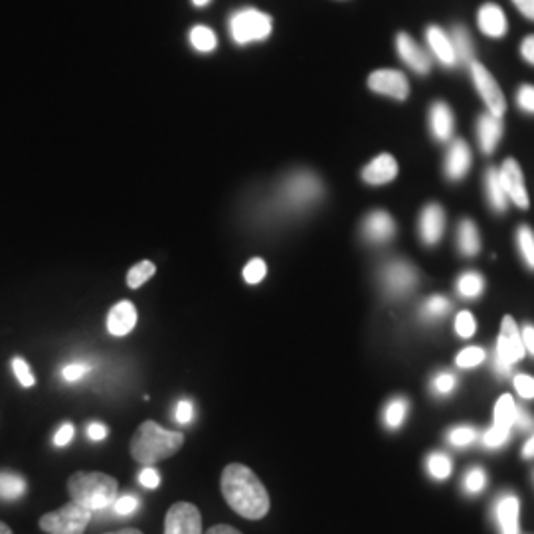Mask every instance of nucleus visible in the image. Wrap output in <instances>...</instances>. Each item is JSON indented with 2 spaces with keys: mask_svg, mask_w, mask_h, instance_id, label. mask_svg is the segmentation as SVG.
Instances as JSON below:
<instances>
[{
  "mask_svg": "<svg viewBox=\"0 0 534 534\" xmlns=\"http://www.w3.org/2000/svg\"><path fill=\"white\" fill-rule=\"evenodd\" d=\"M220 489L226 503L248 521H260L269 513L271 503L264 483L242 463H230L224 467Z\"/></svg>",
  "mask_w": 534,
  "mask_h": 534,
  "instance_id": "nucleus-1",
  "label": "nucleus"
},
{
  "mask_svg": "<svg viewBox=\"0 0 534 534\" xmlns=\"http://www.w3.org/2000/svg\"><path fill=\"white\" fill-rule=\"evenodd\" d=\"M184 445V436L180 432H171L161 428L157 422L147 420L139 426L131 440V455L141 465H155L163 459H169Z\"/></svg>",
  "mask_w": 534,
  "mask_h": 534,
  "instance_id": "nucleus-2",
  "label": "nucleus"
},
{
  "mask_svg": "<svg viewBox=\"0 0 534 534\" xmlns=\"http://www.w3.org/2000/svg\"><path fill=\"white\" fill-rule=\"evenodd\" d=\"M115 477L99 471H78L68 479L70 499L86 507L91 513L107 509L117 499Z\"/></svg>",
  "mask_w": 534,
  "mask_h": 534,
  "instance_id": "nucleus-3",
  "label": "nucleus"
},
{
  "mask_svg": "<svg viewBox=\"0 0 534 534\" xmlns=\"http://www.w3.org/2000/svg\"><path fill=\"white\" fill-rule=\"evenodd\" d=\"M230 36L238 46L264 42L273 30L271 16L258 8H240L228 20Z\"/></svg>",
  "mask_w": 534,
  "mask_h": 534,
  "instance_id": "nucleus-4",
  "label": "nucleus"
},
{
  "mask_svg": "<svg viewBox=\"0 0 534 534\" xmlns=\"http://www.w3.org/2000/svg\"><path fill=\"white\" fill-rule=\"evenodd\" d=\"M323 196V184L309 171H299L287 178L279 192V202L289 210H303Z\"/></svg>",
  "mask_w": 534,
  "mask_h": 534,
  "instance_id": "nucleus-5",
  "label": "nucleus"
},
{
  "mask_svg": "<svg viewBox=\"0 0 534 534\" xmlns=\"http://www.w3.org/2000/svg\"><path fill=\"white\" fill-rule=\"evenodd\" d=\"M91 523V511L76 501L40 519V529L48 534H84Z\"/></svg>",
  "mask_w": 534,
  "mask_h": 534,
  "instance_id": "nucleus-6",
  "label": "nucleus"
},
{
  "mask_svg": "<svg viewBox=\"0 0 534 534\" xmlns=\"http://www.w3.org/2000/svg\"><path fill=\"white\" fill-rule=\"evenodd\" d=\"M525 356V345L521 331L513 317H505L501 323V335L495 351V366L501 374H509L511 366Z\"/></svg>",
  "mask_w": 534,
  "mask_h": 534,
  "instance_id": "nucleus-7",
  "label": "nucleus"
},
{
  "mask_svg": "<svg viewBox=\"0 0 534 534\" xmlns=\"http://www.w3.org/2000/svg\"><path fill=\"white\" fill-rule=\"evenodd\" d=\"M469 68H471L473 84H475V88L479 91V95L483 97V101L487 105V111L491 115L503 117L505 111H507V101H505V95H503V91L499 88V84L491 76V72L485 66H481L479 62H471Z\"/></svg>",
  "mask_w": 534,
  "mask_h": 534,
  "instance_id": "nucleus-8",
  "label": "nucleus"
},
{
  "mask_svg": "<svg viewBox=\"0 0 534 534\" xmlns=\"http://www.w3.org/2000/svg\"><path fill=\"white\" fill-rule=\"evenodd\" d=\"M165 534H204L198 507L186 501L175 503L165 517Z\"/></svg>",
  "mask_w": 534,
  "mask_h": 534,
  "instance_id": "nucleus-9",
  "label": "nucleus"
},
{
  "mask_svg": "<svg viewBox=\"0 0 534 534\" xmlns=\"http://www.w3.org/2000/svg\"><path fill=\"white\" fill-rule=\"evenodd\" d=\"M368 88L372 89L374 93L388 95V97L398 99V101H404L410 95L408 78L398 70H376V72H372L370 78H368Z\"/></svg>",
  "mask_w": 534,
  "mask_h": 534,
  "instance_id": "nucleus-10",
  "label": "nucleus"
},
{
  "mask_svg": "<svg viewBox=\"0 0 534 534\" xmlns=\"http://www.w3.org/2000/svg\"><path fill=\"white\" fill-rule=\"evenodd\" d=\"M382 281H384V287L390 295L394 297H402L406 293L412 291V287L416 285L418 281V273L412 264L408 262H392L388 266L384 267L382 271Z\"/></svg>",
  "mask_w": 534,
  "mask_h": 534,
  "instance_id": "nucleus-11",
  "label": "nucleus"
},
{
  "mask_svg": "<svg viewBox=\"0 0 534 534\" xmlns=\"http://www.w3.org/2000/svg\"><path fill=\"white\" fill-rule=\"evenodd\" d=\"M499 177L503 182L505 194L511 202H515L519 208H529V192L525 186V177L521 171V165L515 159H507L503 167L499 169Z\"/></svg>",
  "mask_w": 534,
  "mask_h": 534,
  "instance_id": "nucleus-12",
  "label": "nucleus"
},
{
  "mask_svg": "<svg viewBox=\"0 0 534 534\" xmlns=\"http://www.w3.org/2000/svg\"><path fill=\"white\" fill-rule=\"evenodd\" d=\"M396 50H398L402 62L408 68H412L416 74H424V76L430 74V70H432V58L428 56V52L424 48H420L416 44V40L410 34L400 32L396 36Z\"/></svg>",
  "mask_w": 534,
  "mask_h": 534,
  "instance_id": "nucleus-13",
  "label": "nucleus"
},
{
  "mask_svg": "<svg viewBox=\"0 0 534 534\" xmlns=\"http://www.w3.org/2000/svg\"><path fill=\"white\" fill-rule=\"evenodd\" d=\"M394 234H396V224L392 216L384 210L370 212L362 222V236L370 244H386L388 240L394 238Z\"/></svg>",
  "mask_w": 534,
  "mask_h": 534,
  "instance_id": "nucleus-14",
  "label": "nucleus"
},
{
  "mask_svg": "<svg viewBox=\"0 0 534 534\" xmlns=\"http://www.w3.org/2000/svg\"><path fill=\"white\" fill-rule=\"evenodd\" d=\"M445 230V212L444 208L436 202L428 204L424 210H422V216H420V238L426 246H436L442 236H444Z\"/></svg>",
  "mask_w": 534,
  "mask_h": 534,
  "instance_id": "nucleus-15",
  "label": "nucleus"
},
{
  "mask_svg": "<svg viewBox=\"0 0 534 534\" xmlns=\"http://www.w3.org/2000/svg\"><path fill=\"white\" fill-rule=\"evenodd\" d=\"M137 325V309L131 301H121L111 307L107 315V331L113 337L129 335Z\"/></svg>",
  "mask_w": 534,
  "mask_h": 534,
  "instance_id": "nucleus-16",
  "label": "nucleus"
},
{
  "mask_svg": "<svg viewBox=\"0 0 534 534\" xmlns=\"http://www.w3.org/2000/svg\"><path fill=\"white\" fill-rule=\"evenodd\" d=\"M477 24H479V30L489 38H503L509 28L503 8L493 2H487L479 8Z\"/></svg>",
  "mask_w": 534,
  "mask_h": 534,
  "instance_id": "nucleus-17",
  "label": "nucleus"
},
{
  "mask_svg": "<svg viewBox=\"0 0 534 534\" xmlns=\"http://www.w3.org/2000/svg\"><path fill=\"white\" fill-rule=\"evenodd\" d=\"M477 135H479V145L485 155L495 153L501 137H503V117L483 113L477 121Z\"/></svg>",
  "mask_w": 534,
  "mask_h": 534,
  "instance_id": "nucleus-18",
  "label": "nucleus"
},
{
  "mask_svg": "<svg viewBox=\"0 0 534 534\" xmlns=\"http://www.w3.org/2000/svg\"><path fill=\"white\" fill-rule=\"evenodd\" d=\"M471 161H473V157H471L467 143L461 139H455L449 147L447 157H445V175L449 180H461L467 175Z\"/></svg>",
  "mask_w": 534,
  "mask_h": 534,
  "instance_id": "nucleus-19",
  "label": "nucleus"
},
{
  "mask_svg": "<svg viewBox=\"0 0 534 534\" xmlns=\"http://www.w3.org/2000/svg\"><path fill=\"white\" fill-rule=\"evenodd\" d=\"M398 175V163L392 155L384 153V155H378L374 161H370L364 171H362V178L366 184H372V186H380V184H386V182H392Z\"/></svg>",
  "mask_w": 534,
  "mask_h": 534,
  "instance_id": "nucleus-20",
  "label": "nucleus"
},
{
  "mask_svg": "<svg viewBox=\"0 0 534 534\" xmlns=\"http://www.w3.org/2000/svg\"><path fill=\"white\" fill-rule=\"evenodd\" d=\"M426 40H428L432 54L440 60V64H444L445 68H451L457 64V58H455V52L451 46V38L444 28H440L436 24L428 26L426 28Z\"/></svg>",
  "mask_w": 534,
  "mask_h": 534,
  "instance_id": "nucleus-21",
  "label": "nucleus"
},
{
  "mask_svg": "<svg viewBox=\"0 0 534 534\" xmlns=\"http://www.w3.org/2000/svg\"><path fill=\"white\" fill-rule=\"evenodd\" d=\"M430 127L438 141H449L453 133V113L445 101H436L430 109Z\"/></svg>",
  "mask_w": 534,
  "mask_h": 534,
  "instance_id": "nucleus-22",
  "label": "nucleus"
},
{
  "mask_svg": "<svg viewBox=\"0 0 534 534\" xmlns=\"http://www.w3.org/2000/svg\"><path fill=\"white\" fill-rule=\"evenodd\" d=\"M485 192H487V202L489 206L501 214L507 210V194H505V188H503V182H501V177H499V169L495 167H489L487 173H485Z\"/></svg>",
  "mask_w": 534,
  "mask_h": 534,
  "instance_id": "nucleus-23",
  "label": "nucleus"
},
{
  "mask_svg": "<svg viewBox=\"0 0 534 534\" xmlns=\"http://www.w3.org/2000/svg\"><path fill=\"white\" fill-rule=\"evenodd\" d=\"M519 499L515 495H505L499 501L497 515H499V525L503 534H519Z\"/></svg>",
  "mask_w": 534,
  "mask_h": 534,
  "instance_id": "nucleus-24",
  "label": "nucleus"
},
{
  "mask_svg": "<svg viewBox=\"0 0 534 534\" xmlns=\"http://www.w3.org/2000/svg\"><path fill=\"white\" fill-rule=\"evenodd\" d=\"M457 246H459V252L467 258L477 256L481 250V238H479L477 226L469 218L461 220V224L457 228Z\"/></svg>",
  "mask_w": 534,
  "mask_h": 534,
  "instance_id": "nucleus-25",
  "label": "nucleus"
},
{
  "mask_svg": "<svg viewBox=\"0 0 534 534\" xmlns=\"http://www.w3.org/2000/svg\"><path fill=\"white\" fill-rule=\"evenodd\" d=\"M449 38H451V46H453L457 62L463 66H469L473 62V42H471L467 28L461 24H455L449 32Z\"/></svg>",
  "mask_w": 534,
  "mask_h": 534,
  "instance_id": "nucleus-26",
  "label": "nucleus"
},
{
  "mask_svg": "<svg viewBox=\"0 0 534 534\" xmlns=\"http://www.w3.org/2000/svg\"><path fill=\"white\" fill-rule=\"evenodd\" d=\"M515 412H517V406H515V400L505 394L499 398L497 406H495V430H501V432H511V428L515 426Z\"/></svg>",
  "mask_w": 534,
  "mask_h": 534,
  "instance_id": "nucleus-27",
  "label": "nucleus"
},
{
  "mask_svg": "<svg viewBox=\"0 0 534 534\" xmlns=\"http://www.w3.org/2000/svg\"><path fill=\"white\" fill-rule=\"evenodd\" d=\"M188 40H190V46L196 50V52H202V54H208V52H214L216 46H218V38L214 34L212 28L208 26H194L188 34Z\"/></svg>",
  "mask_w": 534,
  "mask_h": 534,
  "instance_id": "nucleus-28",
  "label": "nucleus"
},
{
  "mask_svg": "<svg viewBox=\"0 0 534 534\" xmlns=\"http://www.w3.org/2000/svg\"><path fill=\"white\" fill-rule=\"evenodd\" d=\"M26 493V481L10 471L0 473V499L16 501Z\"/></svg>",
  "mask_w": 534,
  "mask_h": 534,
  "instance_id": "nucleus-29",
  "label": "nucleus"
},
{
  "mask_svg": "<svg viewBox=\"0 0 534 534\" xmlns=\"http://www.w3.org/2000/svg\"><path fill=\"white\" fill-rule=\"evenodd\" d=\"M483 289H485V281H483V277L477 271H467L457 281V291L465 299L479 297L483 293Z\"/></svg>",
  "mask_w": 534,
  "mask_h": 534,
  "instance_id": "nucleus-30",
  "label": "nucleus"
},
{
  "mask_svg": "<svg viewBox=\"0 0 534 534\" xmlns=\"http://www.w3.org/2000/svg\"><path fill=\"white\" fill-rule=\"evenodd\" d=\"M517 244L525 264L534 271V232L529 226H521L517 230Z\"/></svg>",
  "mask_w": 534,
  "mask_h": 534,
  "instance_id": "nucleus-31",
  "label": "nucleus"
},
{
  "mask_svg": "<svg viewBox=\"0 0 534 534\" xmlns=\"http://www.w3.org/2000/svg\"><path fill=\"white\" fill-rule=\"evenodd\" d=\"M155 271H157L155 264L145 260V262H141V264H137V266L129 269V273H127V285L131 289H137V287L145 285L155 275Z\"/></svg>",
  "mask_w": 534,
  "mask_h": 534,
  "instance_id": "nucleus-32",
  "label": "nucleus"
},
{
  "mask_svg": "<svg viewBox=\"0 0 534 534\" xmlns=\"http://www.w3.org/2000/svg\"><path fill=\"white\" fill-rule=\"evenodd\" d=\"M406 412H408V402H406L404 398H394V400L388 404L386 414H384V418H386V426H388V428H398V426L404 422Z\"/></svg>",
  "mask_w": 534,
  "mask_h": 534,
  "instance_id": "nucleus-33",
  "label": "nucleus"
},
{
  "mask_svg": "<svg viewBox=\"0 0 534 534\" xmlns=\"http://www.w3.org/2000/svg\"><path fill=\"white\" fill-rule=\"evenodd\" d=\"M428 469L436 479H445L451 473V459L444 453H434L428 459Z\"/></svg>",
  "mask_w": 534,
  "mask_h": 534,
  "instance_id": "nucleus-34",
  "label": "nucleus"
},
{
  "mask_svg": "<svg viewBox=\"0 0 534 534\" xmlns=\"http://www.w3.org/2000/svg\"><path fill=\"white\" fill-rule=\"evenodd\" d=\"M12 370H14V376L16 380L24 386V388H32L36 384V378L28 366V362L24 358H14L12 360Z\"/></svg>",
  "mask_w": 534,
  "mask_h": 534,
  "instance_id": "nucleus-35",
  "label": "nucleus"
},
{
  "mask_svg": "<svg viewBox=\"0 0 534 534\" xmlns=\"http://www.w3.org/2000/svg\"><path fill=\"white\" fill-rule=\"evenodd\" d=\"M475 329H477V323H475V317L469 313V311H461L455 319V331L461 339H469L475 335Z\"/></svg>",
  "mask_w": 534,
  "mask_h": 534,
  "instance_id": "nucleus-36",
  "label": "nucleus"
},
{
  "mask_svg": "<svg viewBox=\"0 0 534 534\" xmlns=\"http://www.w3.org/2000/svg\"><path fill=\"white\" fill-rule=\"evenodd\" d=\"M449 311V301L442 295H432L424 305V315L430 319H438Z\"/></svg>",
  "mask_w": 534,
  "mask_h": 534,
  "instance_id": "nucleus-37",
  "label": "nucleus"
},
{
  "mask_svg": "<svg viewBox=\"0 0 534 534\" xmlns=\"http://www.w3.org/2000/svg\"><path fill=\"white\" fill-rule=\"evenodd\" d=\"M266 273V262L260 260V258H254L248 266L244 267V279H246V283H250V285H256V283L264 281Z\"/></svg>",
  "mask_w": 534,
  "mask_h": 534,
  "instance_id": "nucleus-38",
  "label": "nucleus"
},
{
  "mask_svg": "<svg viewBox=\"0 0 534 534\" xmlns=\"http://www.w3.org/2000/svg\"><path fill=\"white\" fill-rule=\"evenodd\" d=\"M485 360V351L479 349V347H469L465 351H461L457 355V366L461 368H471V366H477Z\"/></svg>",
  "mask_w": 534,
  "mask_h": 534,
  "instance_id": "nucleus-39",
  "label": "nucleus"
},
{
  "mask_svg": "<svg viewBox=\"0 0 534 534\" xmlns=\"http://www.w3.org/2000/svg\"><path fill=\"white\" fill-rule=\"evenodd\" d=\"M113 507H115V513H117V515H123V517H125V515H131V513L137 511V507H139V499L133 497V495H123V497L115 499Z\"/></svg>",
  "mask_w": 534,
  "mask_h": 534,
  "instance_id": "nucleus-40",
  "label": "nucleus"
},
{
  "mask_svg": "<svg viewBox=\"0 0 534 534\" xmlns=\"http://www.w3.org/2000/svg\"><path fill=\"white\" fill-rule=\"evenodd\" d=\"M88 372L89 364H84V362H72V364L64 366L62 376H64V380H68V382H78V380H82Z\"/></svg>",
  "mask_w": 534,
  "mask_h": 534,
  "instance_id": "nucleus-41",
  "label": "nucleus"
},
{
  "mask_svg": "<svg viewBox=\"0 0 534 534\" xmlns=\"http://www.w3.org/2000/svg\"><path fill=\"white\" fill-rule=\"evenodd\" d=\"M485 483H487V477H485V473L481 469H473L465 477V489L469 493H479L485 487Z\"/></svg>",
  "mask_w": 534,
  "mask_h": 534,
  "instance_id": "nucleus-42",
  "label": "nucleus"
},
{
  "mask_svg": "<svg viewBox=\"0 0 534 534\" xmlns=\"http://www.w3.org/2000/svg\"><path fill=\"white\" fill-rule=\"evenodd\" d=\"M475 440V430L471 428H455L449 434V442L453 445H469Z\"/></svg>",
  "mask_w": 534,
  "mask_h": 534,
  "instance_id": "nucleus-43",
  "label": "nucleus"
},
{
  "mask_svg": "<svg viewBox=\"0 0 534 534\" xmlns=\"http://www.w3.org/2000/svg\"><path fill=\"white\" fill-rule=\"evenodd\" d=\"M515 388L523 398H527V400L534 398V378L531 376H527V374L515 376Z\"/></svg>",
  "mask_w": 534,
  "mask_h": 534,
  "instance_id": "nucleus-44",
  "label": "nucleus"
},
{
  "mask_svg": "<svg viewBox=\"0 0 534 534\" xmlns=\"http://www.w3.org/2000/svg\"><path fill=\"white\" fill-rule=\"evenodd\" d=\"M517 103L523 111L534 115V86H523L517 93Z\"/></svg>",
  "mask_w": 534,
  "mask_h": 534,
  "instance_id": "nucleus-45",
  "label": "nucleus"
},
{
  "mask_svg": "<svg viewBox=\"0 0 534 534\" xmlns=\"http://www.w3.org/2000/svg\"><path fill=\"white\" fill-rule=\"evenodd\" d=\"M139 483H141L143 487H147V489H157L159 483H161V475H159V471H155L151 465H147V467L141 471V475H139Z\"/></svg>",
  "mask_w": 534,
  "mask_h": 534,
  "instance_id": "nucleus-46",
  "label": "nucleus"
},
{
  "mask_svg": "<svg viewBox=\"0 0 534 534\" xmlns=\"http://www.w3.org/2000/svg\"><path fill=\"white\" fill-rule=\"evenodd\" d=\"M74 434H76L74 426H72V424H64V426L56 432V436H54V444L58 445V447H66V445L74 440Z\"/></svg>",
  "mask_w": 534,
  "mask_h": 534,
  "instance_id": "nucleus-47",
  "label": "nucleus"
},
{
  "mask_svg": "<svg viewBox=\"0 0 534 534\" xmlns=\"http://www.w3.org/2000/svg\"><path fill=\"white\" fill-rule=\"evenodd\" d=\"M434 388H436L438 394H449L455 388V376H451V374H440L434 380Z\"/></svg>",
  "mask_w": 534,
  "mask_h": 534,
  "instance_id": "nucleus-48",
  "label": "nucleus"
},
{
  "mask_svg": "<svg viewBox=\"0 0 534 534\" xmlns=\"http://www.w3.org/2000/svg\"><path fill=\"white\" fill-rule=\"evenodd\" d=\"M194 418V408H192V404L188 402V400H182V402H178L177 406V420L180 422V424H188L190 420Z\"/></svg>",
  "mask_w": 534,
  "mask_h": 534,
  "instance_id": "nucleus-49",
  "label": "nucleus"
},
{
  "mask_svg": "<svg viewBox=\"0 0 534 534\" xmlns=\"http://www.w3.org/2000/svg\"><path fill=\"white\" fill-rule=\"evenodd\" d=\"M515 426H519L521 430H531L534 426V418L525 408H517V412H515Z\"/></svg>",
  "mask_w": 534,
  "mask_h": 534,
  "instance_id": "nucleus-50",
  "label": "nucleus"
},
{
  "mask_svg": "<svg viewBox=\"0 0 534 534\" xmlns=\"http://www.w3.org/2000/svg\"><path fill=\"white\" fill-rule=\"evenodd\" d=\"M521 56H523L531 66H534V34L527 36V38L523 40V44H521Z\"/></svg>",
  "mask_w": 534,
  "mask_h": 534,
  "instance_id": "nucleus-51",
  "label": "nucleus"
},
{
  "mask_svg": "<svg viewBox=\"0 0 534 534\" xmlns=\"http://www.w3.org/2000/svg\"><path fill=\"white\" fill-rule=\"evenodd\" d=\"M88 434L93 442H101V440L107 438V428H105L103 424H97V422H95V424L89 426Z\"/></svg>",
  "mask_w": 534,
  "mask_h": 534,
  "instance_id": "nucleus-52",
  "label": "nucleus"
},
{
  "mask_svg": "<svg viewBox=\"0 0 534 534\" xmlns=\"http://www.w3.org/2000/svg\"><path fill=\"white\" fill-rule=\"evenodd\" d=\"M513 4L519 8V12L523 16H527L529 20H534V0H513Z\"/></svg>",
  "mask_w": 534,
  "mask_h": 534,
  "instance_id": "nucleus-53",
  "label": "nucleus"
},
{
  "mask_svg": "<svg viewBox=\"0 0 534 534\" xmlns=\"http://www.w3.org/2000/svg\"><path fill=\"white\" fill-rule=\"evenodd\" d=\"M521 337H523V345H525V351H529L531 355H534V327H531V325H527V327L523 329Z\"/></svg>",
  "mask_w": 534,
  "mask_h": 534,
  "instance_id": "nucleus-54",
  "label": "nucleus"
},
{
  "mask_svg": "<svg viewBox=\"0 0 534 534\" xmlns=\"http://www.w3.org/2000/svg\"><path fill=\"white\" fill-rule=\"evenodd\" d=\"M204 534H242L238 529L230 527V525H216L212 529H208Z\"/></svg>",
  "mask_w": 534,
  "mask_h": 534,
  "instance_id": "nucleus-55",
  "label": "nucleus"
},
{
  "mask_svg": "<svg viewBox=\"0 0 534 534\" xmlns=\"http://www.w3.org/2000/svg\"><path fill=\"white\" fill-rule=\"evenodd\" d=\"M523 457H527V459H531V457H534V436L525 444V447H523Z\"/></svg>",
  "mask_w": 534,
  "mask_h": 534,
  "instance_id": "nucleus-56",
  "label": "nucleus"
},
{
  "mask_svg": "<svg viewBox=\"0 0 534 534\" xmlns=\"http://www.w3.org/2000/svg\"><path fill=\"white\" fill-rule=\"evenodd\" d=\"M107 534H143L139 529H123V531H117V533H107Z\"/></svg>",
  "mask_w": 534,
  "mask_h": 534,
  "instance_id": "nucleus-57",
  "label": "nucleus"
},
{
  "mask_svg": "<svg viewBox=\"0 0 534 534\" xmlns=\"http://www.w3.org/2000/svg\"><path fill=\"white\" fill-rule=\"evenodd\" d=\"M0 534H14V533H12V529H10V527H8L6 523H2V521H0Z\"/></svg>",
  "mask_w": 534,
  "mask_h": 534,
  "instance_id": "nucleus-58",
  "label": "nucleus"
},
{
  "mask_svg": "<svg viewBox=\"0 0 534 534\" xmlns=\"http://www.w3.org/2000/svg\"><path fill=\"white\" fill-rule=\"evenodd\" d=\"M212 0H192V4L194 6H198V8H202V6H208Z\"/></svg>",
  "mask_w": 534,
  "mask_h": 534,
  "instance_id": "nucleus-59",
  "label": "nucleus"
}]
</instances>
